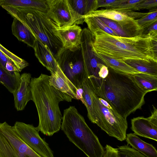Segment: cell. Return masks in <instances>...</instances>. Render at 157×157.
<instances>
[{
    "instance_id": "29",
    "label": "cell",
    "mask_w": 157,
    "mask_h": 157,
    "mask_svg": "<svg viewBox=\"0 0 157 157\" xmlns=\"http://www.w3.org/2000/svg\"><path fill=\"white\" fill-rule=\"evenodd\" d=\"M73 10L84 22V18L89 13L87 0H67Z\"/></svg>"
},
{
    "instance_id": "33",
    "label": "cell",
    "mask_w": 157,
    "mask_h": 157,
    "mask_svg": "<svg viewBox=\"0 0 157 157\" xmlns=\"http://www.w3.org/2000/svg\"><path fill=\"white\" fill-rule=\"evenodd\" d=\"M157 0H143L135 6L136 10L144 9H152L157 8Z\"/></svg>"
},
{
    "instance_id": "19",
    "label": "cell",
    "mask_w": 157,
    "mask_h": 157,
    "mask_svg": "<svg viewBox=\"0 0 157 157\" xmlns=\"http://www.w3.org/2000/svg\"><path fill=\"white\" fill-rule=\"evenodd\" d=\"M128 145L138 151L146 157H157L156 148L152 144L146 143L134 133L126 134L125 139Z\"/></svg>"
},
{
    "instance_id": "27",
    "label": "cell",
    "mask_w": 157,
    "mask_h": 157,
    "mask_svg": "<svg viewBox=\"0 0 157 157\" xmlns=\"http://www.w3.org/2000/svg\"><path fill=\"white\" fill-rule=\"evenodd\" d=\"M84 22L87 24L88 28L90 31L96 29H99L110 35L117 36L114 32L98 17L86 16L84 18Z\"/></svg>"
},
{
    "instance_id": "21",
    "label": "cell",
    "mask_w": 157,
    "mask_h": 157,
    "mask_svg": "<svg viewBox=\"0 0 157 157\" xmlns=\"http://www.w3.org/2000/svg\"><path fill=\"white\" fill-rule=\"evenodd\" d=\"M12 34L20 41L34 48L36 38L20 21L14 18L11 26Z\"/></svg>"
},
{
    "instance_id": "10",
    "label": "cell",
    "mask_w": 157,
    "mask_h": 157,
    "mask_svg": "<svg viewBox=\"0 0 157 157\" xmlns=\"http://www.w3.org/2000/svg\"><path fill=\"white\" fill-rule=\"evenodd\" d=\"M47 0L49 7L47 13L58 28H65L84 22L73 10L67 0Z\"/></svg>"
},
{
    "instance_id": "34",
    "label": "cell",
    "mask_w": 157,
    "mask_h": 157,
    "mask_svg": "<svg viewBox=\"0 0 157 157\" xmlns=\"http://www.w3.org/2000/svg\"><path fill=\"white\" fill-rule=\"evenodd\" d=\"M104 148L103 157H120L117 148H113L108 144L106 145Z\"/></svg>"
},
{
    "instance_id": "3",
    "label": "cell",
    "mask_w": 157,
    "mask_h": 157,
    "mask_svg": "<svg viewBox=\"0 0 157 157\" xmlns=\"http://www.w3.org/2000/svg\"><path fill=\"white\" fill-rule=\"evenodd\" d=\"M50 76L41 74L32 78L30 86L32 99L37 111L39 123L37 130L44 135L51 136L61 129L63 116L59 103L71 102L72 99L49 84Z\"/></svg>"
},
{
    "instance_id": "28",
    "label": "cell",
    "mask_w": 157,
    "mask_h": 157,
    "mask_svg": "<svg viewBox=\"0 0 157 157\" xmlns=\"http://www.w3.org/2000/svg\"><path fill=\"white\" fill-rule=\"evenodd\" d=\"M143 0H117L114 4L109 9L125 13L129 11L136 10V6Z\"/></svg>"
},
{
    "instance_id": "11",
    "label": "cell",
    "mask_w": 157,
    "mask_h": 157,
    "mask_svg": "<svg viewBox=\"0 0 157 157\" xmlns=\"http://www.w3.org/2000/svg\"><path fill=\"white\" fill-rule=\"evenodd\" d=\"M13 127L23 141L38 154L42 157H54L48 144L32 124L16 121Z\"/></svg>"
},
{
    "instance_id": "9",
    "label": "cell",
    "mask_w": 157,
    "mask_h": 157,
    "mask_svg": "<svg viewBox=\"0 0 157 157\" xmlns=\"http://www.w3.org/2000/svg\"><path fill=\"white\" fill-rule=\"evenodd\" d=\"M94 36L88 28H84L81 33L80 46L82 53L85 71L88 78H100V71L105 65L97 56L93 48Z\"/></svg>"
},
{
    "instance_id": "2",
    "label": "cell",
    "mask_w": 157,
    "mask_h": 157,
    "mask_svg": "<svg viewBox=\"0 0 157 157\" xmlns=\"http://www.w3.org/2000/svg\"><path fill=\"white\" fill-rule=\"evenodd\" d=\"M90 32L94 36L93 48L95 52L123 61H157V31L133 37L113 36L99 29Z\"/></svg>"
},
{
    "instance_id": "4",
    "label": "cell",
    "mask_w": 157,
    "mask_h": 157,
    "mask_svg": "<svg viewBox=\"0 0 157 157\" xmlns=\"http://www.w3.org/2000/svg\"><path fill=\"white\" fill-rule=\"evenodd\" d=\"M14 18L21 21L35 36L47 46L55 56L63 48L58 35V27L47 13L31 9L2 6Z\"/></svg>"
},
{
    "instance_id": "38",
    "label": "cell",
    "mask_w": 157,
    "mask_h": 157,
    "mask_svg": "<svg viewBox=\"0 0 157 157\" xmlns=\"http://www.w3.org/2000/svg\"><path fill=\"white\" fill-rule=\"evenodd\" d=\"M2 2H1V0H0V7L1 6Z\"/></svg>"
},
{
    "instance_id": "35",
    "label": "cell",
    "mask_w": 157,
    "mask_h": 157,
    "mask_svg": "<svg viewBox=\"0 0 157 157\" xmlns=\"http://www.w3.org/2000/svg\"><path fill=\"white\" fill-rule=\"evenodd\" d=\"M117 0H98V8L101 7L109 8L115 3Z\"/></svg>"
},
{
    "instance_id": "31",
    "label": "cell",
    "mask_w": 157,
    "mask_h": 157,
    "mask_svg": "<svg viewBox=\"0 0 157 157\" xmlns=\"http://www.w3.org/2000/svg\"><path fill=\"white\" fill-rule=\"evenodd\" d=\"M99 17L104 24L114 32L117 36L124 37H128L127 34L116 21L105 18Z\"/></svg>"
},
{
    "instance_id": "5",
    "label": "cell",
    "mask_w": 157,
    "mask_h": 157,
    "mask_svg": "<svg viewBox=\"0 0 157 157\" xmlns=\"http://www.w3.org/2000/svg\"><path fill=\"white\" fill-rule=\"evenodd\" d=\"M68 139L88 157H103L105 148L75 106L63 111L61 128Z\"/></svg>"
},
{
    "instance_id": "6",
    "label": "cell",
    "mask_w": 157,
    "mask_h": 157,
    "mask_svg": "<svg viewBox=\"0 0 157 157\" xmlns=\"http://www.w3.org/2000/svg\"><path fill=\"white\" fill-rule=\"evenodd\" d=\"M90 87L96 115L95 124L109 136L121 141L125 140L128 128L127 119L121 116L105 99L95 94Z\"/></svg>"
},
{
    "instance_id": "23",
    "label": "cell",
    "mask_w": 157,
    "mask_h": 157,
    "mask_svg": "<svg viewBox=\"0 0 157 157\" xmlns=\"http://www.w3.org/2000/svg\"><path fill=\"white\" fill-rule=\"evenodd\" d=\"M20 75L18 72L8 71L0 64V83L12 94L19 85Z\"/></svg>"
},
{
    "instance_id": "22",
    "label": "cell",
    "mask_w": 157,
    "mask_h": 157,
    "mask_svg": "<svg viewBox=\"0 0 157 157\" xmlns=\"http://www.w3.org/2000/svg\"><path fill=\"white\" fill-rule=\"evenodd\" d=\"M95 53L106 66L114 71L131 75L140 73L124 61L118 60L99 53Z\"/></svg>"
},
{
    "instance_id": "16",
    "label": "cell",
    "mask_w": 157,
    "mask_h": 157,
    "mask_svg": "<svg viewBox=\"0 0 157 157\" xmlns=\"http://www.w3.org/2000/svg\"><path fill=\"white\" fill-rule=\"evenodd\" d=\"M0 64L8 71L20 72L29 63L11 52L0 43Z\"/></svg>"
},
{
    "instance_id": "8",
    "label": "cell",
    "mask_w": 157,
    "mask_h": 157,
    "mask_svg": "<svg viewBox=\"0 0 157 157\" xmlns=\"http://www.w3.org/2000/svg\"><path fill=\"white\" fill-rule=\"evenodd\" d=\"M0 157H42L21 139L13 126L0 123Z\"/></svg>"
},
{
    "instance_id": "12",
    "label": "cell",
    "mask_w": 157,
    "mask_h": 157,
    "mask_svg": "<svg viewBox=\"0 0 157 157\" xmlns=\"http://www.w3.org/2000/svg\"><path fill=\"white\" fill-rule=\"evenodd\" d=\"M86 16L101 17L112 20L117 22L129 37H133L141 34L142 30L136 20L125 13L116 10L106 8L90 12ZM85 16V17H86Z\"/></svg>"
},
{
    "instance_id": "14",
    "label": "cell",
    "mask_w": 157,
    "mask_h": 157,
    "mask_svg": "<svg viewBox=\"0 0 157 157\" xmlns=\"http://www.w3.org/2000/svg\"><path fill=\"white\" fill-rule=\"evenodd\" d=\"M31 75L24 73L20 75L19 85L13 94L15 107L17 111L24 110L28 102L32 100V98L30 82Z\"/></svg>"
},
{
    "instance_id": "30",
    "label": "cell",
    "mask_w": 157,
    "mask_h": 157,
    "mask_svg": "<svg viewBox=\"0 0 157 157\" xmlns=\"http://www.w3.org/2000/svg\"><path fill=\"white\" fill-rule=\"evenodd\" d=\"M136 21L141 29L143 30L154 22L157 21V8L150 10L147 14Z\"/></svg>"
},
{
    "instance_id": "36",
    "label": "cell",
    "mask_w": 157,
    "mask_h": 157,
    "mask_svg": "<svg viewBox=\"0 0 157 157\" xmlns=\"http://www.w3.org/2000/svg\"><path fill=\"white\" fill-rule=\"evenodd\" d=\"M148 13H140L134 11H129L125 13L127 16L134 20L138 19L146 15Z\"/></svg>"
},
{
    "instance_id": "37",
    "label": "cell",
    "mask_w": 157,
    "mask_h": 157,
    "mask_svg": "<svg viewBox=\"0 0 157 157\" xmlns=\"http://www.w3.org/2000/svg\"><path fill=\"white\" fill-rule=\"evenodd\" d=\"M157 31V21L149 26L147 28L143 30L142 34H147L151 32Z\"/></svg>"
},
{
    "instance_id": "18",
    "label": "cell",
    "mask_w": 157,
    "mask_h": 157,
    "mask_svg": "<svg viewBox=\"0 0 157 157\" xmlns=\"http://www.w3.org/2000/svg\"><path fill=\"white\" fill-rule=\"evenodd\" d=\"M58 35L63 44V48H68L80 44L81 28L74 24L68 27L60 28L58 27Z\"/></svg>"
},
{
    "instance_id": "15",
    "label": "cell",
    "mask_w": 157,
    "mask_h": 157,
    "mask_svg": "<svg viewBox=\"0 0 157 157\" xmlns=\"http://www.w3.org/2000/svg\"><path fill=\"white\" fill-rule=\"evenodd\" d=\"M50 76V84L72 99H77V89L66 76L58 65L56 71Z\"/></svg>"
},
{
    "instance_id": "32",
    "label": "cell",
    "mask_w": 157,
    "mask_h": 157,
    "mask_svg": "<svg viewBox=\"0 0 157 157\" xmlns=\"http://www.w3.org/2000/svg\"><path fill=\"white\" fill-rule=\"evenodd\" d=\"M117 149L120 157H146L128 145L118 146Z\"/></svg>"
},
{
    "instance_id": "17",
    "label": "cell",
    "mask_w": 157,
    "mask_h": 157,
    "mask_svg": "<svg viewBox=\"0 0 157 157\" xmlns=\"http://www.w3.org/2000/svg\"><path fill=\"white\" fill-rule=\"evenodd\" d=\"M33 48L35 55L40 62L51 73H54L57 70L58 64L55 56L48 48L36 38Z\"/></svg>"
},
{
    "instance_id": "1",
    "label": "cell",
    "mask_w": 157,
    "mask_h": 157,
    "mask_svg": "<svg viewBox=\"0 0 157 157\" xmlns=\"http://www.w3.org/2000/svg\"><path fill=\"white\" fill-rule=\"evenodd\" d=\"M108 69L105 78L91 77L86 80L95 94L104 98L121 116L127 119L131 113L141 109L147 93L135 82L132 75Z\"/></svg>"
},
{
    "instance_id": "20",
    "label": "cell",
    "mask_w": 157,
    "mask_h": 157,
    "mask_svg": "<svg viewBox=\"0 0 157 157\" xmlns=\"http://www.w3.org/2000/svg\"><path fill=\"white\" fill-rule=\"evenodd\" d=\"M2 6L33 9L47 13L49 7L47 0H1Z\"/></svg>"
},
{
    "instance_id": "26",
    "label": "cell",
    "mask_w": 157,
    "mask_h": 157,
    "mask_svg": "<svg viewBox=\"0 0 157 157\" xmlns=\"http://www.w3.org/2000/svg\"><path fill=\"white\" fill-rule=\"evenodd\" d=\"M82 96L87 111V116L89 120L93 123H95L96 115L90 93V87L86 79L82 87Z\"/></svg>"
},
{
    "instance_id": "13",
    "label": "cell",
    "mask_w": 157,
    "mask_h": 157,
    "mask_svg": "<svg viewBox=\"0 0 157 157\" xmlns=\"http://www.w3.org/2000/svg\"><path fill=\"white\" fill-rule=\"evenodd\" d=\"M149 117H139L131 120L132 130L137 136L157 141V110L153 105Z\"/></svg>"
},
{
    "instance_id": "7",
    "label": "cell",
    "mask_w": 157,
    "mask_h": 157,
    "mask_svg": "<svg viewBox=\"0 0 157 157\" xmlns=\"http://www.w3.org/2000/svg\"><path fill=\"white\" fill-rule=\"evenodd\" d=\"M55 58L69 80L77 89L81 88L86 76L80 45L63 48Z\"/></svg>"
},
{
    "instance_id": "25",
    "label": "cell",
    "mask_w": 157,
    "mask_h": 157,
    "mask_svg": "<svg viewBox=\"0 0 157 157\" xmlns=\"http://www.w3.org/2000/svg\"><path fill=\"white\" fill-rule=\"evenodd\" d=\"M124 62L140 72L157 76V61L140 59H130Z\"/></svg>"
},
{
    "instance_id": "24",
    "label": "cell",
    "mask_w": 157,
    "mask_h": 157,
    "mask_svg": "<svg viewBox=\"0 0 157 157\" xmlns=\"http://www.w3.org/2000/svg\"><path fill=\"white\" fill-rule=\"evenodd\" d=\"M133 80L145 93L157 90V76L140 72L132 75Z\"/></svg>"
}]
</instances>
